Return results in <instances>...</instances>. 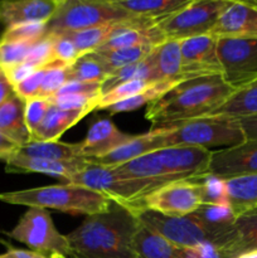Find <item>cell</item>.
I'll list each match as a JSON object with an SVG mask.
<instances>
[{"mask_svg": "<svg viewBox=\"0 0 257 258\" xmlns=\"http://www.w3.org/2000/svg\"><path fill=\"white\" fill-rule=\"evenodd\" d=\"M139 224L135 212L112 202L67 234L72 258H138L134 239Z\"/></svg>", "mask_w": 257, "mask_h": 258, "instance_id": "6da1fadb", "label": "cell"}, {"mask_svg": "<svg viewBox=\"0 0 257 258\" xmlns=\"http://www.w3.org/2000/svg\"><path fill=\"white\" fill-rule=\"evenodd\" d=\"M236 90L222 76H207L186 80L146 108L145 118L153 127L196 120L209 115Z\"/></svg>", "mask_w": 257, "mask_h": 258, "instance_id": "7a4b0ae2", "label": "cell"}, {"mask_svg": "<svg viewBox=\"0 0 257 258\" xmlns=\"http://www.w3.org/2000/svg\"><path fill=\"white\" fill-rule=\"evenodd\" d=\"M0 201L13 206L57 209L63 213L85 214L87 217L107 211L112 203V201L97 191L70 183L5 191L0 194Z\"/></svg>", "mask_w": 257, "mask_h": 258, "instance_id": "3957f363", "label": "cell"}, {"mask_svg": "<svg viewBox=\"0 0 257 258\" xmlns=\"http://www.w3.org/2000/svg\"><path fill=\"white\" fill-rule=\"evenodd\" d=\"M160 128L163 149L198 146L211 150L212 148H232L246 141L238 120L234 118L201 117Z\"/></svg>", "mask_w": 257, "mask_h": 258, "instance_id": "277c9868", "label": "cell"}, {"mask_svg": "<svg viewBox=\"0 0 257 258\" xmlns=\"http://www.w3.org/2000/svg\"><path fill=\"white\" fill-rule=\"evenodd\" d=\"M138 17L123 12L112 0H59L54 15L47 23V34L78 32Z\"/></svg>", "mask_w": 257, "mask_h": 258, "instance_id": "5b68a950", "label": "cell"}, {"mask_svg": "<svg viewBox=\"0 0 257 258\" xmlns=\"http://www.w3.org/2000/svg\"><path fill=\"white\" fill-rule=\"evenodd\" d=\"M7 234L47 258H72L67 236L55 228L47 209L28 208L17 226Z\"/></svg>", "mask_w": 257, "mask_h": 258, "instance_id": "8992f818", "label": "cell"}, {"mask_svg": "<svg viewBox=\"0 0 257 258\" xmlns=\"http://www.w3.org/2000/svg\"><path fill=\"white\" fill-rule=\"evenodd\" d=\"M66 183L97 191L110 201L131 209L136 214L143 211L140 207L141 199L150 193L139 181L118 175L113 166L100 165L90 161L81 173L71 176Z\"/></svg>", "mask_w": 257, "mask_h": 258, "instance_id": "52a82bcc", "label": "cell"}, {"mask_svg": "<svg viewBox=\"0 0 257 258\" xmlns=\"http://www.w3.org/2000/svg\"><path fill=\"white\" fill-rule=\"evenodd\" d=\"M232 0H190L174 14L156 23L165 40H183L209 34Z\"/></svg>", "mask_w": 257, "mask_h": 258, "instance_id": "ba28073f", "label": "cell"}, {"mask_svg": "<svg viewBox=\"0 0 257 258\" xmlns=\"http://www.w3.org/2000/svg\"><path fill=\"white\" fill-rule=\"evenodd\" d=\"M136 216L144 227L181 248H194L207 242L217 243L218 241L216 234L196 213L185 217H166L143 209Z\"/></svg>", "mask_w": 257, "mask_h": 258, "instance_id": "9c48e42d", "label": "cell"}, {"mask_svg": "<svg viewBox=\"0 0 257 258\" xmlns=\"http://www.w3.org/2000/svg\"><path fill=\"white\" fill-rule=\"evenodd\" d=\"M221 76L233 90L257 81V39L218 38Z\"/></svg>", "mask_w": 257, "mask_h": 258, "instance_id": "30bf717a", "label": "cell"}, {"mask_svg": "<svg viewBox=\"0 0 257 258\" xmlns=\"http://www.w3.org/2000/svg\"><path fill=\"white\" fill-rule=\"evenodd\" d=\"M202 204V184L199 179L165 184L146 194L140 202L141 209L156 212L166 217L189 216Z\"/></svg>", "mask_w": 257, "mask_h": 258, "instance_id": "8fae6325", "label": "cell"}, {"mask_svg": "<svg viewBox=\"0 0 257 258\" xmlns=\"http://www.w3.org/2000/svg\"><path fill=\"white\" fill-rule=\"evenodd\" d=\"M217 45L218 38L211 34L180 40L181 75L184 80L221 76Z\"/></svg>", "mask_w": 257, "mask_h": 258, "instance_id": "7c38bea8", "label": "cell"}, {"mask_svg": "<svg viewBox=\"0 0 257 258\" xmlns=\"http://www.w3.org/2000/svg\"><path fill=\"white\" fill-rule=\"evenodd\" d=\"M173 181L199 179L209 174L212 150L198 146H173L155 151Z\"/></svg>", "mask_w": 257, "mask_h": 258, "instance_id": "4fadbf2b", "label": "cell"}, {"mask_svg": "<svg viewBox=\"0 0 257 258\" xmlns=\"http://www.w3.org/2000/svg\"><path fill=\"white\" fill-rule=\"evenodd\" d=\"M209 174L222 179L257 174V140L212 151Z\"/></svg>", "mask_w": 257, "mask_h": 258, "instance_id": "5bb4252c", "label": "cell"}, {"mask_svg": "<svg viewBox=\"0 0 257 258\" xmlns=\"http://www.w3.org/2000/svg\"><path fill=\"white\" fill-rule=\"evenodd\" d=\"M209 34L216 38L257 39V5L251 0H232Z\"/></svg>", "mask_w": 257, "mask_h": 258, "instance_id": "9a60e30c", "label": "cell"}, {"mask_svg": "<svg viewBox=\"0 0 257 258\" xmlns=\"http://www.w3.org/2000/svg\"><path fill=\"white\" fill-rule=\"evenodd\" d=\"M88 165L86 159L77 160L62 161V160H47V159L29 158V156L20 155L15 151L5 160V171L7 173H38L47 174V175L60 178L68 180L71 176L81 173Z\"/></svg>", "mask_w": 257, "mask_h": 258, "instance_id": "2e32d148", "label": "cell"}, {"mask_svg": "<svg viewBox=\"0 0 257 258\" xmlns=\"http://www.w3.org/2000/svg\"><path fill=\"white\" fill-rule=\"evenodd\" d=\"M59 0H3L0 22L5 29L28 23H48L54 15Z\"/></svg>", "mask_w": 257, "mask_h": 258, "instance_id": "e0dca14e", "label": "cell"}, {"mask_svg": "<svg viewBox=\"0 0 257 258\" xmlns=\"http://www.w3.org/2000/svg\"><path fill=\"white\" fill-rule=\"evenodd\" d=\"M133 138L134 135L121 131L110 118H98L90 126L87 135L81 141L82 158L91 160L107 155Z\"/></svg>", "mask_w": 257, "mask_h": 258, "instance_id": "ac0fdd59", "label": "cell"}, {"mask_svg": "<svg viewBox=\"0 0 257 258\" xmlns=\"http://www.w3.org/2000/svg\"><path fill=\"white\" fill-rule=\"evenodd\" d=\"M120 176L143 184L149 191L156 190L165 184L173 183V179L159 160L155 151L127 161L125 164L113 166Z\"/></svg>", "mask_w": 257, "mask_h": 258, "instance_id": "d6986e66", "label": "cell"}, {"mask_svg": "<svg viewBox=\"0 0 257 258\" xmlns=\"http://www.w3.org/2000/svg\"><path fill=\"white\" fill-rule=\"evenodd\" d=\"M224 258H234L257 249V209L241 214L219 244Z\"/></svg>", "mask_w": 257, "mask_h": 258, "instance_id": "ffe728a7", "label": "cell"}, {"mask_svg": "<svg viewBox=\"0 0 257 258\" xmlns=\"http://www.w3.org/2000/svg\"><path fill=\"white\" fill-rule=\"evenodd\" d=\"M160 149H163L161 128L151 127L148 133L141 134V135H134V138L128 143L123 144L122 146L111 151L107 155L91 159L88 161L93 164H100V165L115 166L127 163V161L134 160L145 154L160 150Z\"/></svg>", "mask_w": 257, "mask_h": 258, "instance_id": "44dd1931", "label": "cell"}, {"mask_svg": "<svg viewBox=\"0 0 257 258\" xmlns=\"http://www.w3.org/2000/svg\"><path fill=\"white\" fill-rule=\"evenodd\" d=\"M0 133L19 148L32 141L25 123V101L15 92L0 106Z\"/></svg>", "mask_w": 257, "mask_h": 258, "instance_id": "7402d4cb", "label": "cell"}, {"mask_svg": "<svg viewBox=\"0 0 257 258\" xmlns=\"http://www.w3.org/2000/svg\"><path fill=\"white\" fill-rule=\"evenodd\" d=\"M92 112L91 110H60L50 106L44 120L32 136V141H58L60 136L77 125L83 117ZM30 141V143H32Z\"/></svg>", "mask_w": 257, "mask_h": 258, "instance_id": "603a6c76", "label": "cell"}, {"mask_svg": "<svg viewBox=\"0 0 257 258\" xmlns=\"http://www.w3.org/2000/svg\"><path fill=\"white\" fill-rule=\"evenodd\" d=\"M138 258H189L188 248H181L164 237L139 224L134 239Z\"/></svg>", "mask_w": 257, "mask_h": 258, "instance_id": "cb8c5ba5", "label": "cell"}, {"mask_svg": "<svg viewBox=\"0 0 257 258\" xmlns=\"http://www.w3.org/2000/svg\"><path fill=\"white\" fill-rule=\"evenodd\" d=\"M257 115V81L234 91L219 107L204 117L238 118Z\"/></svg>", "mask_w": 257, "mask_h": 258, "instance_id": "d4e9b609", "label": "cell"}, {"mask_svg": "<svg viewBox=\"0 0 257 258\" xmlns=\"http://www.w3.org/2000/svg\"><path fill=\"white\" fill-rule=\"evenodd\" d=\"M116 7L138 18L160 22L185 7L190 0H112Z\"/></svg>", "mask_w": 257, "mask_h": 258, "instance_id": "484cf974", "label": "cell"}, {"mask_svg": "<svg viewBox=\"0 0 257 258\" xmlns=\"http://www.w3.org/2000/svg\"><path fill=\"white\" fill-rule=\"evenodd\" d=\"M228 202L236 217L257 209V174L224 179Z\"/></svg>", "mask_w": 257, "mask_h": 258, "instance_id": "4316f807", "label": "cell"}, {"mask_svg": "<svg viewBox=\"0 0 257 258\" xmlns=\"http://www.w3.org/2000/svg\"><path fill=\"white\" fill-rule=\"evenodd\" d=\"M158 81L184 80L181 75L180 40H165L151 52Z\"/></svg>", "mask_w": 257, "mask_h": 258, "instance_id": "83f0119b", "label": "cell"}, {"mask_svg": "<svg viewBox=\"0 0 257 258\" xmlns=\"http://www.w3.org/2000/svg\"><path fill=\"white\" fill-rule=\"evenodd\" d=\"M20 155L47 160L71 161L82 158L81 143L68 144L62 141H32L17 150Z\"/></svg>", "mask_w": 257, "mask_h": 258, "instance_id": "f1b7e54d", "label": "cell"}, {"mask_svg": "<svg viewBox=\"0 0 257 258\" xmlns=\"http://www.w3.org/2000/svg\"><path fill=\"white\" fill-rule=\"evenodd\" d=\"M133 81L160 82V81H158V77H156L151 53L145 59L134 63V64L126 66V67L111 73L107 77V80L102 83V95L107 93L112 88L117 87L118 85H122V83L126 82H133Z\"/></svg>", "mask_w": 257, "mask_h": 258, "instance_id": "f546056e", "label": "cell"}, {"mask_svg": "<svg viewBox=\"0 0 257 258\" xmlns=\"http://www.w3.org/2000/svg\"><path fill=\"white\" fill-rule=\"evenodd\" d=\"M183 81L180 80H169V81H160V82H154L149 86L146 90H144L143 92L138 93L134 97L127 98L125 101H121V102L115 103V105L110 106L106 110L111 113V115H115V113H121V112H131V111H135L138 108L143 107L145 105H150V103L155 102L156 100L163 97L165 93H168L169 91L173 87H175L176 85H179Z\"/></svg>", "mask_w": 257, "mask_h": 258, "instance_id": "4dcf8cb0", "label": "cell"}, {"mask_svg": "<svg viewBox=\"0 0 257 258\" xmlns=\"http://www.w3.org/2000/svg\"><path fill=\"white\" fill-rule=\"evenodd\" d=\"M155 47L153 45H138V47L121 48V49L106 50V52H92L98 58L108 75L126 67L134 64L136 62L145 59Z\"/></svg>", "mask_w": 257, "mask_h": 258, "instance_id": "1f68e13d", "label": "cell"}, {"mask_svg": "<svg viewBox=\"0 0 257 258\" xmlns=\"http://www.w3.org/2000/svg\"><path fill=\"white\" fill-rule=\"evenodd\" d=\"M194 213L204 222L207 227L217 236L218 241L216 244H221L224 234L229 231L236 221V214L231 206H207L202 204Z\"/></svg>", "mask_w": 257, "mask_h": 258, "instance_id": "d6a6232c", "label": "cell"}, {"mask_svg": "<svg viewBox=\"0 0 257 258\" xmlns=\"http://www.w3.org/2000/svg\"><path fill=\"white\" fill-rule=\"evenodd\" d=\"M118 23L121 22L107 23V24L87 28V29L78 30V32L65 33V34H67L75 43L78 54L81 57V55L87 54V53L95 52L101 45L105 44Z\"/></svg>", "mask_w": 257, "mask_h": 258, "instance_id": "836d02e7", "label": "cell"}, {"mask_svg": "<svg viewBox=\"0 0 257 258\" xmlns=\"http://www.w3.org/2000/svg\"><path fill=\"white\" fill-rule=\"evenodd\" d=\"M108 72L102 63L98 60L95 53H87L78 57L72 64L68 66V81L80 82L101 83L102 85L108 77Z\"/></svg>", "mask_w": 257, "mask_h": 258, "instance_id": "e575fe53", "label": "cell"}, {"mask_svg": "<svg viewBox=\"0 0 257 258\" xmlns=\"http://www.w3.org/2000/svg\"><path fill=\"white\" fill-rule=\"evenodd\" d=\"M68 82V64L55 60L50 64L45 66L44 77H43L42 87L39 96L42 98H50Z\"/></svg>", "mask_w": 257, "mask_h": 258, "instance_id": "d590c367", "label": "cell"}, {"mask_svg": "<svg viewBox=\"0 0 257 258\" xmlns=\"http://www.w3.org/2000/svg\"><path fill=\"white\" fill-rule=\"evenodd\" d=\"M47 35V23H28L9 27L4 30L0 40L35 44Z\"/></svg>", "mask_w": 257, "mask_h": 258, "instance_id": "8d00e7d4", "label": "cell"}, {"mask_svg": "<svg viewBox=\"0 0 257 258\" xmlns=\"http://www.w3.org/2000/svg\"><path fill=\"white\" fill-rule=\"evenodd\" d=\"M202 184V201L207 206H229L226 180L213 174L199 178Z\"/></svg>", "mask_w": 257, "mask_h": 258, "instance_id": "74e56055", "label": "cell"}, {"mask_svg": "<svg viewBox=\"0 0 257 258\" xmlns=\"http://www.w3.org/2000/svg\"><path fill=\"white\" fill-rule=\"evenodd\" d=\"M154 82H146V81H133V82H126L122 85H118L117 87L112 88L108 91L107 93L101 96L100 102H98L97 108L96 110H106L110 106L115 105V103L125 101L127 98L134 97L138 93L143 92L144 90L149 87Z\"/></svg>", "mask_w": 257, "mask_h": 258, "instance_id": "f35d334b", "label": "cell"}, {"mask_svg": "<svg viewBox=\"0 0 257 258\" xmlns=\"http://www.w3.org/2000/svg\"><path fill=\"white\" fill-rule=\"evenodd\" d=\"M102 95H65L48 98L49 102L60 110H91L97 108Z\"/></svg>", "mask_w": 257, "mask_h": 258, "instance_id": "ab89813d", "label": "cell"}, {"mask_svg": "<svg viewBox=\"0 0 257 258\" xmlns=\"http://www.w3.org/2000/svg\"><path fill=\"white\" fill-rule=\"evenodd\" d=\"M34 44L0 40V67L9 68L24 62Z\"/></svg>", "mask_w": 257, "mask_h": 258, "instance_id": "60d3db41", "label": "cell"}, {"mask_svg": "<svg viewBox=\"0 0 257 258\" xmlns=\"http://www.w3.org/2000/svg\"><path fill=\"white\" fill-rule=\"evenodd\" d=\"M50 106L52 103L49 102L48 98L35 97L25 101V123H27L30 136H33V134L43 122Z\"/></svg>", "mask_w": 257, "mask_h": 258, "instance_id": "b9f144b4", "label": "cell"}, {"mask_svg": "<svg viewBox=\"0 0 257 258\" xmlns=\"http://www.w3.org/2000/svg\"><path fill=\"white\" fill-rule=\"evenodd\" d=\"M24 62L29 63L37 70L55 62L53 55V35L47 34L39 42L35 43Z\"/></svg>", "mask_w": 257, "mask_h": 258, "instance_id": "7bdbcfd3", "label": "cell"}, {"mask_svg": "<svg viewBox=\"0 0 257 258\" xmlns=\"http://www.w3.org/2000/svg\"><path fill=\"white\" fill-rule=\"evenodd\" d=\"M53 35V55L55 60L72 64L80 54L77 52L75 43L67 34H52Z\"/></svg>", "mask_w": 257, "mask_h": 258, "instance_id": "ee69618b", "label": "cell"}, {"mask_svg": "<svg viewBox=\"0 0 257 258\" xmlns=\"http://www.w3.org/2000/svg\"><path fill=\"white\" fill-rule=\"evenodd\" d=\"M44 72L45 67L39 68L38 71H35V72L33 73L32 76H29L27 80H24L23 82L14 86V92L24 101L38 97V96H39L40 87H42Z\"/></svg>", "mask_w": 257, "mask_h": 258, "instance_id": "f6af8a7d", "label": "cell"}, {"mask_svg": "<svg viewBox=\"0 0 257 258\" xmlns=\"http://www.w3.org/2000/svg\"><path fill=\"white\" fill-rule=\"evenodd\" d=\"M65 95H102V85L101 83L80 82V81H68L54 96Z\"/></svg>", "mask_w": 257, "mask_h": 258, "instance_id": "bcb514c9", "label": "cell"}, {"mask_svg": "<svg viewBox=\"0 0 257 258\" xmlns=\"http://www.w3.org/2000/svg\"><path fill=\"white\" fill-rule=\"evenodd\" d=\"M3 70H4L5 75H7L8 80L12 83L13 87L17 86L18 83L23 82L24 80H27L29 76H32L33 73L35 72V71H38L37 68L33 67L32 64H29V63L27 62H22L19 63V64H15L9 68H3Z\"/></svg>", "mask_w": 257, "mask_h": 258, "instance_id": "7dc6e473", "label": "cell"}, {"mask_svg": "<svg viewBox=\"0 0 257 258\" xmlns=\"http://www.w3.org/2000/svg\"><path fill=\"white\" fill-rule=\"evenodd\" d=\"M238 123L241 126L246 141L257 140V115L238 118Z\"/></svg>", "mask_w": 257, "mask_h": 258, "instance_id": "c3c4849f", "label": "cell"}, {"mask_svg": "<svg viewBox=\"0 0 257 258\" xmlns=\"http://www.w3.org/2000/svg\"><path fill=\"white\" fill-rule=\"evenodd\" d=\"M0 258H47L30 249H20L14 247H8L4 253H0Z\"/></svg>", "mask_w": 257, "mask_h": 258, "instance_id": "681fc988", "label": "cell"}, {"mask_svg": "<svg viewBox=\"0 0 257 258\" xmlns=\"http://www.w3.org/2000/svg\"><path fill=\"white\" fill-rule=\"evenodd\" d=\"M13 93H14V87H13L12 83L8 80L4 70L0 67V106H2Z\"/></svg>", "mask_w": 257, "mask_h": 258, "instance_id": "f907efd6", "label": "cell"}, {"mask_svg": "<svg viewBox=\"0 0 257 258\" xmlns=\"http://www.w3.org/2000/svg\"><path fill=\"white\" fill-rule=\"evenodd\" d=\"M18 149H19V146H18L17 144H14L12 140L5 138V136L0 133V160L5 161L12 154H14Z\"/></svg>", "mask_w": 257, "mask_h": 258, "instance_id": "816d5d0a", "label": "cell"}, {"mask_svg": "<svg viewBox=\"0 0 257 258\" xmlns=\"http://www.w3.org/2000/svg\"><path fill=\"white\" fill-rule=\"evenodd\" d=\"M234 258H257V249H252V251L243 252V253L238 254V256L234 257Z\"/></svg>", "mask_w": 257, "mask_h": 258, "instance_id": "f5cc1de1", "label": "cell"}, {"mask_svg": "<svg viewBox=\"0 0 257 258\" xmlns=\"http://www.w3.org/2000/svg\"><path fill=\"white\" fill-rule=\"evenodd\" d=\"M4 30H5V27L2 24V22H0V38H2V35H3V33H4Z\"/></svg>", "mask_w": 257, "mask_h": 258, "instance_id": "db71d44e", "label": "cell"}, {"mask_svg": "<svg viewBox=\"0 0 257 258\" xmlns=\"http://www.w3.org/2000/svg\"><path fill=\"white\" fill-rule=\"evenodd\" d=\"M251 2H252V3H253V4H254V5H257V0H251Z\"/></svg>", "mask_w": 257, "mask_h": 258, "instance_id": "11a10c76", "label": "cell"}]
</instances>
